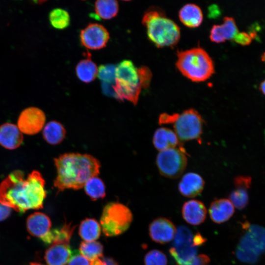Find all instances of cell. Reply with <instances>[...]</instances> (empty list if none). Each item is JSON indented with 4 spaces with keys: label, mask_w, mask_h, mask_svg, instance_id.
I'll return each instance as SVG.
<instances>
[{
    "label": "cell",
    "mask_w": 265,
    "mask_h": 265,
    "mask_svg": "<svg viewBox=\"0 0 265 265\" xmlns=\"http://www.w3.org/2000/svg\"><path fill=\"white\" fill-rule=\"evenodd\" d=\"M23 133L17 125L5 123L0 126V145L8 150L18 148L23 143Z\"/></svg>",
    "instance_id": "2e32d148"
},
{
    "label": "cell",
    "mask_w": 265,
    "mask_h": 265,
    "mask_svg": "<svg viewBox=\"0 0 265 265\" xmlns=\"http://www.w3.org/2000/svg\"><path fill=\"white\" fill-rule=\"evenodd\" d=\"M75 227L71 222L65 223L61 228L50 230L47 235L41 239L48 244L55 242L70 243Z\"/></svg>",
    "instance_id": "d4e9b609"
},
{
    "label": "cell",
    "mask_w": 265,
    "mask_h": 265,
    "mask_svg": "<svg viewBox=\"0 0 265 265\" xmlns=\"http://www.w3.org/2000/svg\"><path fill=\"white\" fill-rule=\"evenodd\" d=\"M252 178L248 176H238L234 179V185L236 188L247 189L251 187Z\"/></svg>",
    "instance_id": "836d02e7"
},
{
    "label": "cell",
    "mask_w": 265,
    "mask_h": 265,
    "mask_svg": "<svg viewBox=\"0 0 265 265\" xmlns=\"http://www.w3.org/2000/svg\"><path fill=\"white\" fill-rule=\"evenodd\" d=\"M29 265H44L41 264L40 263H31Z\"/></svg>",
    "instance_id": "ee69618b"
},
{
    "label": "cell",
    "mask_w": 265,
    "mask_h": 265,
    "mask_svg": "<svg viewBox=\"0 0 265 265\" xmlns=\"http://www.w3.org/2000/svg\"><path fill=\"white\" fill-rule=\"evenodd\" d=\"M205 182L197 173L188 172L183 175L178 185V189L184 196L193 198L199 195L203 191Z\"/></svg>",
    "instance_id": "9a60e30c"
},
{
    "label": "cell",
    "mask_w": 265,
    "mask_h": 265,
    "mask_svg": "<svg viewBox=\"0 0 265 265\" xmlns=\"http://www.w3.org/2000/svg\"><path fill=\"white\" fill-rule=\"evenodd\" d=\"M204 120L199 113L193 108L177 113L173 122L174 132L180 141L196 139L200 140Z\"/></svg>",
    "instance_id": "52a82bcc"
},
{
    "label": "cell",
    "mask_w": 265,
    "mask_h": 265,
    "mask_svg": "<svg viewBox=\"0 0 265 265\" xmlns=\"http://www.w3.org/2000/svg\"><path fill=\"white\" fill-rule=\"evenodd\" d=\"M133 219L130 209L119 202H110L103 210L101 226L106 237L119 236L129 228Z\"/></svg>",
    "instance_id": "8992f818"
},
{
    "label": "cell",
    "mask_w": 265,
    "mask_h": 265,
    "mask_svg": "<svg viewBox=\"0 0 265 265\" xmlns=\"http://www.w3.org/2000/svg\"><path fill=\"white\" fill-rule=\"evenodd\" d=\"M118 2L114 0H98L95 3V11L97 16L103 20H109L118 13Z\"/></svg>",
    "instance_id": "4316f807"
},
{
    "label": "cell",
    "mask_w": 265,
    "mask_h": 265,
    "mask_svg": "<svg viewBox=\"0 0 265 265\" xmlns=\"http://www.w3.org/2000/svg\"><path fill=\"white\" fill-rule=\"evenodd\" d=\"M86 195L93 201L106 196V187L103 181L98 176L89 179L84 186Z\"/></svg>",
    "instance_id": "83f0119b"
},
{
    "label": "cell",
    "mask_w": 265,
    "mask_h": 265,
    "mask_svg": "<svg viewBox=\"0 0 265 265\" xmlns=\"http://www.w3.org/2000/svg\"><path fill=\"white\" fill-rule=\"evenodd\" d=\"M233 40L240 45H248L252 41V36L245 32H238Z\"/></svg>",
    "instance_id": "8d00e7d4"
},
{
    "label": "cell",
    "mask_w": 265,
    "mask_h": 265,
    "mask_svg": "<svg viewBox=\"0 0 265 265\" xmlns=\"http://www.w3.org/2000/svg\"><path fill=\"white\" fill-rule=\"evenodd\" d=\"M72 254L70 243L55 242L46 250L44 259L48 265H66Z\"/></svg>",
    "instance_id": "4fadbf2b"
},
{
    "label": "cell",
    "mask_w": 265,
    "mask_h": 265,
    "mask_svg": "<svg viewBox=\"0 0 265 265\" xmlns=\"http://www.w3.org/2000/svg\"><path fill=\"white\" fill-rule=\"evenodd\" d=\"M104 247L98 241H82L79 247V252L87 260L91 261L98 258H102Z\"/></svg>",
    "instance_id": "f546056e"
},
{
    "label": "cell",
    "mask_w": 265,
    "mask_h": 265,
    "mask_svg": "<svg viewBox=\"0 0 265 265\" xmlns=\"http://www.w3.org/2000/svg\"><path fill=\"white\" fill-rule=\"evenodd\" d=\"M210 259L208 256L205 254L196 255L190 262L182 265H209Z\"/></svg>",
    "instance_id": "d590c367"
},
{
    "label": "cell",
    "mask_w": 265,
    "mask_h": 265,
    "mask_svg": "<svg viewBox=\"0 0 265 265\" xmlns=\"http://www.w3.org/2000/svg\"><path fill=\"white\" fill-rule=\"evenodd\" d=\"M115 82L113 89L115 98L126 100L134 105L138 102L142 89L149 86L152 78L146 66L136 67L130 60H123L116 66Z\"/></svg>",
    "instance_id": "3957f363"
},
{
    "label": "cell",
    "mask_w": 265,
    "mask_h": 265,
    "mask_svg": "<svg viewBox=\"0 0 265 265\" xmlns=\"http://www.w3.org/2000/svg\"><path fill=\"white\" fill-rule=\"evenodd\" d=\"M45 184L37 170L26 176L21 170H14L0 184V203L19 212L42 209L47 196Z\"/></svg>",
    "instance_id": "6da1fadb"
},
{
    "label": "cell",
    "mask_w": 265,
    "mask_h": 265,
    "mask_svg": "<svg viewBox=\"0 0 265 265\" xmlns=\"http://www.w3.org/2000/svg\"><path fill=\"white\" fill-rule=\"evenodd\" d=\"M116 66L111 64L100 66L97 75L103 83L114 85L116 78Z\"/></svg>",
    "instance_id": "1f68e13d"
},
{
    "label": "cell",
    "mask_w": 265,
    "mask_h": 265,
    "mask_svg": "<svg viewBox=\"0 0 265 265\" xmlns=\"http://www.w3.org/2000/svg\"><path fill=\"white\" fill-rule=\"evenodd\" d=\"M193 235L190 230L185 226L179 227L174 237L173 246L169 253L177 265L186 264L196 255L197 247L193 242Z\"/></svg>",
    "instance_id": "9c48e42d"
},
{
    "label": "cell",
    "mask_w": 265,
    "mask_h": 265,
    "mask_svg": "<svg viewBox=\"0 0 265 265\" xmlns=\"http://www.w3.org/2000/svg\"><path fill=\"white\" fill-rule=\"evenodd\" d=\"M90 265H106L103 258H98L90 262Z\"/></svg>",
    "instance_id": "60d3db41"
},
{
    "label": "cell",
    "mask_w": 265,
    "mask_h": 265,
    "mask_svg": "<svg viewBox=\"0 0 265 265\" xmlns=\"http://www.w3.org/2000/svg\"><path fill=\"white\" fill-rule=\"evenodd\" d=\"M49 19L51 26L55 29H63L70 24L69 13L61 8L53 9L49 13Z\"/></svg>",
    "instance_id": "f1b7e54d"
},
{
    "label": "cell",
    "mask_w": 265,
    "mask_h": 265,
    "mask_svg": "<svg viewBox=\"0 0 265 265\" xmlns=\"http://www.w3.org/2000/svg\"><path fill=\"white\" fill-rule=\"evenodd\" d=\"M142 23L146 28L149 39L158 48L173 47L180 40L179 26L159 8L146 11Z\"/></svg>",
    "instance_id": "277c9868"
},
{
    "label": "cell",
    "mask_w": 265,
    "mask_h": 265,
    "mask_svg": "<svg viewBox=\"0 0 265 265\" xmlns=\"http://www.w3.org/2000/svg\"><path fill=\"white\" fill-rule=\"evenodd\" d=\"M86 55V58L80 61L77 65L76 73L81 81L89 83L96 78L98 69L96 64L92 60L90 53Z\"/></svg>",
    "instance_id": "cb8c5ba5"
},
{
    "label": "cell",
    "mask_w": 265,
    "mask_h": 265,
    "mask_svg": "<svg viewBox=\"0 0 265 265\" xmlns=\"http://www.w3.org/2000/svg\"><path fill=\"white\" fill-rule=\"evenodd\" d=\"M229 198L234 207L239 210L244 209L249 202L247 189L241 188H236L230 193Z\"/></svg>",
    "instance_id": "4dcf8cb0"
},
{
    "label": "cell",
    "mask_w": 265,
    "mask_h": 265,
    "mask_svg": "<svg viewBox=\"0 0 265 265\" xmlns=\"http://www.w3.org/2000/svg\"><path fill=\"white\" fill-rule=\"evenodd\" d=\"M176 64L183 76L194 82L205 81L214 72L212 59L200 47L178 52Z\"/></svg>",
    "instance_id": "5b68a950"
},
{
    "label": "cell",
    "mask_w": 265,
    "mask_h": 265,
    "mask_svg": "<svg viewBox=\"0 0 265 265\" xmlns=\"http://www.w3.org/2000/svg\"><path fill=\"white\" fill-rule=\"evenodd\" d=\"M46 115L39 108L30 106L24 109L20 114L17 126L23 133L34 135L43 130Z\"/></svg>",
    "instance_id": "30bf717a"
},
{
    "label": "cell",
    "mask_w": 265,
    "mask_h": 265,
    "mask_svg": "<svg viewBox=\"0 0 265 265\" xmlns=\"http://www.w3.org/2000/svg\"><path fill=\"white\" fill-rule=\"evenodd\" d=\"M238 32V27L234 18L225 17L222 24L212 26L210 31V38L212 42L223 43L226 40H233Z\"/></svg>",
    "instance_id": "5bb4252c"
},
{
    "label": "cell",
    "mask_w": 265,
    "mask_h": 265,
    "mask_svg": "<svg viewBox=\"0 0 265 265\" xmlns=\"http://www.w3.org/2000/svg\"><path fill=\"white\" fill-rule=\"evenodd\" d=\"M68 265H90V262L77 251L73 253Z\"/></svg>",
    "instance_id": "e575fe53"
},
{
    "label": "cell",
    "mask_w": 265,
    "mask_h": 265,
    "mask_svg": "<svg viewBox=\"0 0 265 265\" xmlns=\"http://www.w3.org/2000/svg\"><path fill=\"white\" fill-rule=\"evenodd\" d=\"M182 214L188 224L198 225L203 223L207 216V209L204 204L196 200L186 202L182 209Z\"/></svg>",
    "instance_id": "e0dca14e"
},
{
    "label": "cell",
    "mask_w": 265,
    "mask_h": 265,
    "mask_svg": "<svg viewBox=\"0 0 265 265\" xmlns=\"http://www.w3.org/2000/svg\"><path fill=\"white\" fill-rule=\"evenodd\" d=\"M179 17L183 24L190 28L198 27L203 20L201 8L193 3L184 5L179 11Z\"/></svg>",
    "instance_id": "7402d4cb"
},
{
    "label": "cell",
    "mask_w": 265,
    "mask_h": 265,
    "mask_svg": "<svg viewBox=\"0 0 265 265\" xmlns=\"http://www.w3.org/2000/svg\"><path fill=\"white\" fill-rule=\"evenodd\" d=\"M26 228L29 233L41 239L50 231L52 222L46 214L41 212H34L27 217Z\"/></svg>",
    "instance_id": "ac0fdd59"
},
{
    "label": "cell",
    "mask_w": 265,
    "mask_h": 265,
    "mask_svg": "<svg viewBox=\"0 0 265 265\" xmlns=\"http://www.w3.org/2000/svg\"><path fill=\"white\" fill-rule=\"evenodd\" d=\"M180 142L174 131L165 127L157 129L153 138V145L159 152L170 148L183 147Z\"/></svg>",
    "instance_id": "44dd1931"
},
{
    "label": "cell",
    "mask_w": 265,
    "mask_h": 265,
    "mask_svg": "<svg viewBox=\"0 0 265 265\" xmlns=\"http://www.w3.org/2000/svg\"><path fill=\"white\" fill-rule=\"evenodd\" d=\"M145 265H167V258L162 251L154 249L150 251L145 256Z\"/></svg>",
    "instance_id": "d6a6232c"
},
{
    "label": "cell",
    "mask_w": 265,
    "mask_h": 265,
    "mask_svg": "<svg viewBox=\"0 0 265 265\" xmlns=\"http://www.w3.org/2000/svg\"><path fill=\"white\" fill-rule=\"evenodd\" d=\"M234 212V206L229 199L225 198L213 201L209 210L211 219L217 224H221L229 220Z\"/></svg>",
    "instance_id": "d6986e66"
},
{
    "label": "cell",
    "mask_w": 265,
    "mask_h": 265,
    "mask_svg": "<svg viewBox=\"0 0 265 265\" xmlns=\"http://www.w3.org/2000/svg\"><path fill=\"white\" fill-rule=\"evenodd\" d=\"M176 232L175 226L169 219L159 217L149 225V233L150 238L159 244H165L171 241Z\"/></svg>",
    "instance_id": "7c38bea8"
},
{
    "label": "cell",
    "mask_w": 265,
    "mask_h": 265,
    "mask_svg": "<svg viewBox=\"0 0 265 265\" xmlns=\"http://www.w3.org/2000/svg\"><path fill=\"white\" fill-rule=\"evenodd\" d=\"M66 129L59 122L51 121L44 127L42 135L44 139L49 144L55 145L60 144L65 137Z\"/></svg>",
    "instance_id": "603a6c76"
},
{
    "label": "cell",
    "mask_w": 265,
    "mask_h": 265,
    "mask_svg": "<svg viewBox=\"0 0 265 265\" xmlns=\"http://www.w3.org/2000/svg\"><path fill=\"white\" fill-rule=\"evenodd\" d=\"M101 228V225L96 219L87 218L80 222L79 234L84 241H95L100 236Z\"/></svg>",
    "instance_id": "484cf974"
},
{
    "label": "cell",
    "mask_w": 265,
    "mask_h": 265,
    "mask_svg": "<svg viewBox=\"0 0 265 265\" xmlns=\"http://www.w3.org/2000/svg\"><path fill=\"white\" fill-rule=\"evenodd\" d=\"M11 212L10 208L0 203V221L6 219L10 215Z\"/></svg>",
    "instance_id": "74e56055"
},
{
    "label": "cell",
    "mask_w": 265,
    "mask_h": 265,
    "mask_svg": "<svg viewBox=\"0 0 265 265\" xmlns=\"http://www.w3.org/2000/svg\"><path fill=\"white\" fill-rule=\"evenodd\" d=\"M261 59L263 61L265 62V52L262 55Z\"/></svg>",
    "instance_id": "7bdbcfd3"
},
{
    "label": "cell",
    "mask_w": 265,
    "mask_h": 265,
    "mask_svg": "<svg viewBox=\"0 0 265 265\" xmlns=\"http://www.w3.org/2000/svg\"><path fill=\"white\" fill-rule=\"evenodd\" d=\"M245 230L244 234L251 247L259 254L265 252V228L251 224L248 222L242 224Z\"/></svg>",
    "instance_id": "ffe728a7"
},
{
    "label": "cell",
    "mask_w": 265,
    "mask_h": 265,
    "mask_svg": "<svg viewBox=\"0 0 265 265\" xmlns=\"http://www.w3.org/2000/svg\"><path fill=\"white\" fill-rule=\"evenodd\" d=\"M206 241L205 238L200 233H198L193 236V242L194 245L198 247L203 244Z\"/></svg>",
    "instance_id": "f35d334b"
},
{
    "label": "cell",
    "mask_w": 265,
    "mask_h": 265,
    "mask_svg": "<svg viewBox=\"0 0 265 265\" xmlns=\"http://www.w3.org/2000/svg\"><path fill=\"white\" fill-rule=\"evenodd\" d=\"M259 89L263 94L265 95V80L260 84Z\"/></svg>",
    "instance_id": "b9f144b4"
},
{
    "label": "cell",
    "mask_w": 265,
    "mask_h": 265,
    "mask_svg": "<svg viewBox=\"0 0 265 265\" xmlns=\"http://www.w3.org/2000/svg\"><path fill=\"white\" fill-rule=\"evenodd\" d=\"M187 161L186 152L183 147L160 151L156 158L160 174L170 179L177 178L182 175L186 166Z\"/></svg>",
    "instance_id": "ba28073f"
},
{
    "label": "cell",
    "mask_w": 265,
    "mask_h": 265,
    "mask_svg": "<svg viewBox=\"0 0 265 265\" xmlns=\"http://www.w3.org/2000/svg\"><path fill=\"white\" fill-rule=\"evenodd\" d=\"M103 259L106 263V265H119L118 263L111 257H105Z\"/></svg>",
    "instance_id": "ab89813d"
},
{
    "label": "cell",
    "mask_w": 265,
    "mask_h": 265,
    "mask_svg": "<svg viewBox=\"0 0 265 265\" xmlns=\"http://www.w3.org/2000/svg\"><path fill=\"white\" fill-rule=\"evenodd\" d=\"M81 45L89 50H99L105 47L109 39L107 29L102 25L90 23L80 32Z\"/></svg>",
    "instance_id": "8fae6325"
},
{
    "label": "cell",
    "mask_w": 265,
    "mask_h": 265,
    "mask_svg": "<svg viewBox=\"0 0 265 265\" xmlns=\"http://www.w3.org/2000/svg\"><path fill=\"white\" fill-rule=\"evenodd\" d=\"M53 160L57 173L53 186L57 192L81 189L89 179L100 174V161L89 154L67 153Z\"/></svg>",
    "instance_id": "7a4b0ae2"
}]
</instances>
